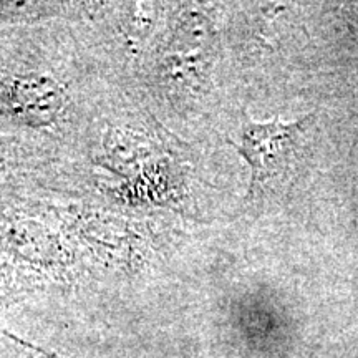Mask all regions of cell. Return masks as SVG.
Instances as JSON below:
<instances>
[{"mask_svg":"<svg viewBox=\"0 0 358 358\" xmlns=\"http://www.w3.org/2000/svg\"><path fill=\"white\" fill-rule=\"evenodd\" d=\"M312 115L297 122L257 123L243 113L239 141L231 143L232 148L245 159L250 168L248 199L256 203L287 186L301 161L303 136L308 129Z\"/></svg>","mask_w":358,"mask_h":358,"instance_id":"6da1fadb","label":"cell"}]
</instances>
